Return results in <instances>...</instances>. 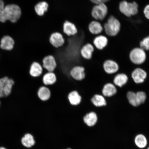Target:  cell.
<instances>
[{
	"instance_id": "cell-6",
	"label": "cell",
	"mask_w": 149,
	"mask_h": 149,
	"mask_svg": "<svg viewBox=\"0 0 149 149\" xmlns=\"http://www.w3.org/2000/svg\"><path fill=\"white\" fill-rule=\"evenodd\" d=\"M14 81L7 77L0 79V97H4L10 94Z\"/></svg>"
},
{
	"instance_id": "cell-30",
	"label": "cell",
	"mask_w": 149,
	"mask_h": 149,
	"mask_svg": "<svg viewBox=\"0 0 149 149\" xmlns=\"http://www.w3.org/2000/svg\"><path fill=\"white\" fill-rule=\"evenodd\" d=\"M143 13L145 17L149 20V4L146 5L144 7Z\"/></svg>"
},
{
	"instance_id": "cell-18",
	"label": "cell",
	"mask_w": 149,
	"mask_h": 149,
	"mask_svg": "<svg viewBox=\"0 0 149 149\" xmlns=\"http://www.w3.org/2000/svg\"><path fill=\"white\" fill-rule=\"evenodd\" d=\"M57 81V77L54 72H47L44 74L42 78V81L45 86H48L53 85Z\"/></svg>"
},
{
	"instance_id": "cell-35",
	"label": "cell",
	"mask_w": 149,
	"mask_h": 149,
	"mask_svg": "<svg viewBox=\"0 0 149 149\" xmlns=\"http://www.w3.org/2000/svg\"><path fill=\"white\" fill-rule=\"evenodd\" d=\"M149 149V148H148V149Z\"/></svg>"
},
{
	"instance_id": "cell-21",
	"label": "cell",
	"mask_w": 149,
	"mask_h": 149,
	"mask_svg": "<svg viewBox=\"0 0 149 149\" xmlns=\"http://www.w3.org/2000/svg\"><path fill=\"white\" fill-rule=\"evenodd\" d=\"M14 43V41L12 37L6 36L1 40L0 47L2 49L10 51L13 48Z\"/></svg>"
},
{
	"instance_id": "cell-8",
	"label": "cell",
	"mask_w": 149,
	"mask_h": 149,
	"mask_svg": "<svg viewBox=\"0 0 149 149\" xmlns=\"http://www.w3.org/2000/svg\"><path fill=\"white\" fill-rule=\"evenodd\" d=\"M70 74L72 79L75 81H82L85 77V69L81 66H74L71 70Z\"/></svg>"
},
{
	"instance_id": "cell-15",
	"label": "cell",
	"mask_w": 149,
	"mask_h": 149,
	"mask_svg": "<svg viewBox=\"0 0 149 149\" xmlns=\"http://www.w3.org/2000/svg\"><path fill=\"white\" fill-rule=\"evenodd\" d=\"M88 28L89 32L94 35L100 34L104 30L101 23L96 20L91 22L88 24Z\"/></svg>"
},
{
	"instance_id": "cell-4",
	"label": "cell",
	"mask_w": 149,
	"mask_h": 149,
	"mask_svg": "<svg viewBox=\"0 0 149 149\" xmlns=\"http://www.w3.org/2000/svg\"><path fill=\"white\" fill-rule=\"evenodd\" d=\"M108 9L105 3H101L95 5L91 10L92 17L96 20H103L107 16Z\"/></svg>"
},
{
	"instance_id": "cell-32",
	"label": "cell",
	"mask_w": 149,
	"mask_h": 149,
	"mask_svg": "<svg viewBox=\"0 0 149 149\" xmlns=\"http://www.w3.org/2000/svg\"><path fill=\"white\" fill-rule=\"evenodd\" d=\"M4 3L2 0H0V13L3 11L5 7Z\"/></svg>"
},
{
	"instance_id": "cell-33",
	"label": "cell",
	"mask_w": 149,
	"mask_h": 149,
	"mask_svg": "<svg viewBox=\"0 0 149 149\" xmlns=\"http://www.w3.org/2000/svg\"><path fill=\"white\" fill-rule=\"evenodd\" d=\"M0 149H7L6 148L3 147H0Z\"/></svg>"
},
{
	"instance_id": "cell-14",
	"label": "cell",
	"mask_w": 149,
	"mask_h": 149,
	"mask_svg": "<svg viewBox=\"0 0 149 149\" xmlns=\"http://www.w3.org/2000/svg\"><path fill=\"white\" fill-rule=\"evenodd\" d=\"M109 40L107 37L103 35L96 36L93 41L94 45L97 49L102 50L107 45Z\"/></svg>"
},
{
	"instance_id": "cell-5",
	"label": "cell",
	"mask_w": 149,
	"mask_h": 149,
	"mask_svg": "<svg viewBox=\"0 0 149 149\" xmlns=\"http://www.w3.org/2000/svg\"><path fill=\"white\" fill-rule=\"evenodd\" d=\"M130 61L134 64L139 65L145 62L146 55L144 50L140 47H136L130 51Z\"/></svg>"
},
{
	"instance_id": "cell-29",
	"label": "cell",
	"mask_w": 149,
	"mask_h": 149,
	"mask_svg": "<svg viewBox=\"0 0 149 149\" xmlns=\"http://www.w3.org/2000/svg\"><path fill=\"white\" fill-rule=\"evenodd\" d=\"M140 47L144 51H149V35L145 37L139 43Z\"/></svg>"
},
{
	"instance_id": "cell-12",
	"label": "cell",
	"mask_w": 149,
	"mask_h": 149,
	"mask_svg": "<svg viewBox=\"0 0 149 149\" xmlns=\"http://www.w3.org/2000/svg\"><path fill=\"white\" fill-rule=\"evenodd\" d=\"M63 33L68 36L75 35L78 32L77 27L74 24L69 21H65L63 25Z\"/></svg>"
},
{
	"instance_id": "cell-2",
	"label": "cell",
	"mask_w": 149,
	"mask_h": 149,
	"mask_svg": "<svg viewBox=\"0 0 149 149\" xmlns=\"http://www.w3.org/2000/svg\"><path fill=\"white\" fill-rule=\"evenodd\" d=\"M121 24L119 20L113 16H111L104 24L103 29L108 36L114 37L120 33Z\"/></svg>"
},
{
	"instance_id": "cell-25",
	"label": "cell",
	"mask_w": 149,
	"mask_h": 149,
	"mask_svg": "<svg viewBox=\"0 0 149 149\" xmlns=\"http://www.w3.org/2000/svg\"><path fill=\"white\" fill-rule=\"evenodd\" d=\"M102 92L104 96L111 97L116 94L117 89L113 84L108 83L104 86Z\"/></svg>"
},
{
	"instance_id": "cell-34",
	"label": "cell",
	"mask_w": 149,
	"mask_h": 149,
	"mask_svg": "<svg viewBox=\"0 0 149 149\" xmlns=\"http://www.w3.org/2000/svg\"><path fill=\"white\" fill-rule=\"evenodd\" d=\"M67 149H72L71 148H68Z\"/></svg>"
},
{
	"instance_id": "cell-24",
	"label": "cell",
	"mask_w": 149,
	"mask_h": 149,
	"mask_svg": "<svg viewBox=\"0 0 149 149\" xmlns=\"http://www.w3.org/2000/svg\"><path fill=\"white\" fill-rule=\"evenodd\" d=\"M93 105L96 107H100L105 106L107 104L105 98L99 94H95L91 100Z\"/></svg>"
},
{
	"instance_id": "cell-13",
	"label": "cell",
	"mask_w": 149,
	"mask_h": 149,
	"mask_svg": "<svg viewBox=\"0 0 149 149\" xmlns=\"http://www.w3.org/2000/svg\"><path fill=\"white\" fill-rule=\"evenodd\" d=\"M98 120V117L96 112L91 111L86 113L83 117V121L87 126L93 127L95 125Z\"/></svg>"
},
{
	"instance_id": "cell-10",
	"label": "cell",
	"mask_w": 149,
	"mask_h": 149,
	"mask_svg": "<svg viewBox=\"0 0 149 149\" xmlns=\"http://www.w3.org/2000/svg\"><path fill=\"white\" fill-rule=\"evenodd\" d=\"M94 50V46L90 43H87L81 47L80 54L84 59L89 60L92 58Z\"/></svg>"
},
{
	"instance_id": "cell-20",
	"label": "cell",
	"mask_w": 149,
	"mask_h": 149,
	"mask_svg": "<svg viewBox=\"0 0 149 149\" xmlns=\"http://www.w3.org/2000/svg\"><path fill=\"white\" fill-rule=\"evenodd\" d=\"M68 98L70 105L73 106L79 105L82 100L81 96L76 91L70 92L68 94Z\"/></svg>"
},
{
	"instance_id": "cell-22",
	"label": "cell",
	"mask_w": 149,
	"mask_h": 149,
	"mask_svg": "<svg viewBox=\"0 0 149 149\" xmlns=\"http://www.w3.org/2000/svg\"><path fill=\"white\" fill-rule=\"evenodd\" d=\"M23 146L27 148H30L34 146L35 141L32 134L27 133L25 134L21 139Z\"/></svg>"
},
{
	"instance_id": "cell-31",
	"label": "cell",
	"mask_w": 149,
	"mask_h": 149,
	"mask_svg": "<svg viewBox=\"0 0 149 149\" xmlns=\"http://www.w3.org/2000/svg\"><path fill=\"white\" fill-rule=\"evenodd\" d=\"M109 1L110 0H89L91 3L95 5L101 3H105Z\"/></svg>"
},
{
	"instance_id": "cell-27",
	"label": "cell",
	"mask_w": 149,
	"mask_h": 149,
	"mask_svg": "<svg viewBox=\"0 0 149 149\" xmlns=\"http://www.w3.org/2000/svg\"><path fill=\"white\" fill-rule=\"evenodd\" d=\"M127 98L130 103L134 107H137L141 104L136 93L128 92L127 94Z\"/></svg>"
},
{
	"instance_id": "cell-36",
	"label": "cell",
	"mask_w": 149,
	"mask_h": 149,
	"mask_svg": "<svg viewBox=\"0 0 149 149\" xmlns=\"http://www.w3.org/2000/svg\"><path fill=\"white\" fill-rule=\"evenodd\" d=\"M0 104H1V102H0Z\"/></svg>"
},
{
	"instance_id": "cell-17",
	"label": "cell",
	"mask_w": 149,
	"mask_h": 149,
	"mask_svg": "<svg viewBox=\"0 0 149 149\" xmlns=\"http://www.w3.org/2000/svg\"><path fill=\"white\" fill-rule=\"evenodd\" d=\"M132 75L135 83L139 84L142 83L144 81L147 77V74L144 70L137 68L132 72Z\"/></svg>"
},
{
	"instance_id": "cell-28",
	"label": "cell",
	"mask_w": 149,
	"mask_h": 149,
	"mask_svg": "<svg viewBox=\"0 0 149 149\" xmlns=\"http://www.w3.org/2000/svg\"><path fill=\"white\" fill-rule=\"evenodd\" d=\"M135 142L136 145L140 148H144L147 145L146 138L142 134L137 135L135 137Z\"/></svg>"
},
{
	"instance_id": "cell-11",
	"label": "cell",
	"mask_w": 149,
	"mask_h": 149,
	"mask_svg": "<svg viewBox=\"0 0 149 149\" xmlns=\"http://www.w3.org/2000/svg\"><path fill=\"white\" fill-rule=\"evenodd\" d=\"M43 68L41 64L36 61H34L30 67L29 74L31 77L37 78L42 74Z\"/></svg>"
},
{
	"instance_id": "cell-26",
	"label": "cell",
	"mask_w": 149,
	"mask_h": 149,
	"mask_svg": "<svg viewBox=\"0 0 149 149\" xmlns=\"http://www.w3.org/2000/svg\"><path fill=\"white\" fill-rule=\"evenodd\" d=\"M128 77L125 74H120L115 76L113 82L117 86L122 87L127 82Z\"/></svg>"
},
{
	"instance_id": "cell-9",
	"label": "cell",
	"mask_w": 149,
	"mask_h": 149,
	"mask_svg": "<svg viewBox=\"0 0 149 149\" xmlns=\"http://www.w3.org/2000/svg\"><path fill=\"white\" fill-rule=\"evenodd\" d=\"M49 41L52 46L55 48L61 47L64 45L65 40L61 33L59 32L52 33L50 36Z\"/></svg>"
},
{
	"instance_id": "cell-3",
	"label": "cell",
	"mask_w": 149,
	"mask_h": 149,
	"mask_svg": "<svg viewBox=\"0 0 149 149\" xmlns=\"http://www.w3.org/2000/svg\"><path fill=\"white\" fill-rule=\"evenodd\" d=\"M119 9L121 13L130 17L136 15L138 13L139 5L135 1L128 2L124 0L119 3Z\"/></svg>"
},
{
	"instance_id": "cell-16",
	"label": "cell",
	"mask_w": 149,
	"mask_h": 149,
	"mask_svg": "<svg viewBox=\"0 0 149 149\" xmlns=\"http://www.w3.org/2000/svg\"><path fill=\"white\" fill-rule=\"evenodd\" d=\"M37 95L40 100L42 102H46L51 98V91L47 87L43 86L38 89Z\"/></svg>"
},
{
	"instance_id": "cell-7",
	"label": "cell",
	"mask_w": 149,
	"mask_h": 149,
	"mask_svg": "<svg viewBox=\"0 0 149 149\" xmlns=\"http://www.w3.org/2000/svg\"><path fill=\"white\" fill-rule=\"evenodd\" d=\"M42 66L48 72H54L57 66V63L54 56L49 55L44 58Z\"/></svg>"
},
{
	"instance_id": "cell-1",
	"label": "cell",
	"mask_w": 149,
	"mask_h": 149,
	"mask_svg": "<svg viewBox=\"0 0 149 149\" xmlns=\"http://www.w3.org/2000/svg\"><path fill=\"white\" fill-rule=\"evenodd\" d=\"M21 9L18 6L7 5L0 13V22L4 23L9 20L12 23H16L21 17Z\"/></svg>"
},
{
	"instance_id": "cell-23",
	"label": "cell",
	"mask_w": 149,
	"mask_h": 149,
	"mask_svg": "<svg viewBox=\"0 0 149 149\" xmlns=\"http://www.w3.org/2000/svg\"><path fill=\"white\" fill-rule=\"evenodd\" d=\"M48 8L49 5L48 3L45 1H42L35 5L34 10L37 15L41 17L47 12Z\"/></svg>"
},
{
	"instance_id": "cell-19",
	"label": "cell",
	"mask_w": 149,
	"mask_h": 149,
	"mask_svg": "<svg viewBox=\"0 0 149 149\" xmlns=\"http://www.w3.org/2000/svg\"><path fill=\"white\" fill-rule=\"evenodd\" d=\"M103 67L105 71L109 74L115 73L119 69L118 64L114 61L111 60L105 61L104 63Z\"/></svg>"
}]
</instances>
